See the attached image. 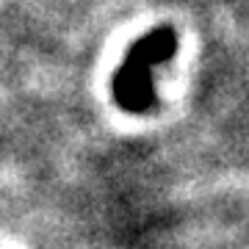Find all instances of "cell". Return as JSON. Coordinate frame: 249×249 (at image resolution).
Masks as SVG:
<instances>
[{
	"mask_svg": "<svg viewBox=\"0 0 249 249\" xmlns=\"http://www.w3.org/2000/svg\"><path fill=\"white\" fill-rule=\"evenodd\" d=\"M180 39L172 25H158L139 36L124 53L114 80L111 94L114 103L127 114H150L158 108L155 94V70L178 55Z\"/></svg>",
	"mask_w": 249,
	"mask_h": 249,
	"instance_id": "1",
	"label": "cell"
}]
</instances>
